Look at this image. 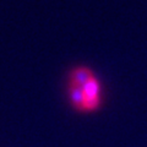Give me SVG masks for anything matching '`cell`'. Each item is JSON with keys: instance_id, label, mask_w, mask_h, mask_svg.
<instances>
[{"instance_id": "obj_1", "label": "cell", "mask_w": 147, "mask_h": 147, "mask_svg": "<svg viewBox=\"0 0 147 147\" xmlns=\"http://www.w3.org/2000/svg\"><path fill=\"white\" fill-rule=\"evenodd\" d=\"M67 96L71 107L77 112L92 113L102 105V82L90 67L77 66L69 74Z\"/></svg>"}]
</instances>
